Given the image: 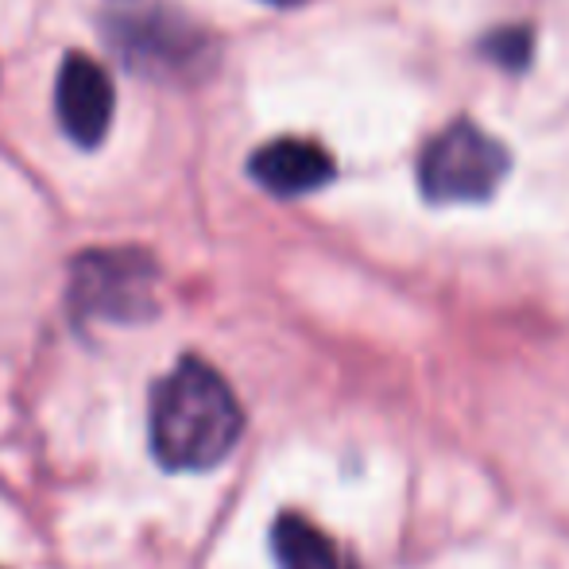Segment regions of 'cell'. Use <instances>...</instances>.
Masks as SVG:
<instances>
[{
  "mask_svg": "<svg viewBox=\"0 0 569 569\" xmlns=\"http://www.w3.org/2000/svg\"><path fill=\"white\" fill-rule=\"evenodd\" d=\"M244 435V411L218 368L182 357L151 391V453L171 472H206L232 453Z\"/></svg>",
  "mask_w": 569,
  "mask_h": 569,
  "instance_id": "obj_1",
  "label": "cell"
},
{
  "mask_svg": "<svg viewBox=\"0 0 569 569\" xmlns=\"http://www.w3.org/2000/svg\"><path fill=\"white\" fill-rule=\"evenodd\" d=\"M159 271L151 256L136 248L86 252L70 271V310L78 326L90 322H143L156 315Z\"/></svg>",
  "mask_w": 569,
  "mask_h": 569,
  "instance_id": "obj_2",
  "label": "cell"
},
{
  "mask_svg": "<svg viewBox=\"0 0 569 569\" xmlns=\"http://www.w3.org/2000/svg\"><path fill=\"white\" fill-rule=\"evenodd\" d=\"M511 156L496 136L472 120H457L427 143L419 159V187L427 202H488L503 182Z\"/></svg>",
  "mask_w": 569,
  "mask_h": 569,
  "instance_id": "obj_3",
  "label": "cell"
},
{
  "mask_svg": "<svg viewBox=\"0 0 569 569\" xmlns=\"http://www.w3.org/2000/svg\"><path fill=\"white\" fill-rule=\"evenodd\" d=\"M113 47L124 51L132 70L179 74L202 59L206 36L190 28L182 16L167 12V8H151V12L120 16L113 23Z\"/></svg>",
  "mask_w": 569,
  "mask_h": 569,
  "instance_id": "obj_4",
  "label": "cell"
},
{
  "mask_svg": "<svg viewBox=\"0 0 569 569\" xmlns=\"http://www.w3.org/2000/svg\"><path fill=\"white\" fill-rule=\"evenodd\" d=\"M113 82L106 67H98L86 54H67L54 86V109L59 124L78 148H98L113 124Z\"/></svg>",
  "mask_w": 569,
  "mask_h": 569,
  "instance_id": "obj_5",
  "label": "cell"
},
{
  "mask_svg": "<svg viewBox=\"0 0 569 569\" xmlns=\"http://www.w3.org/2000/svg\"><path fill=\"white\" fill-rule=\"evenodd\" d=\"M248 174L260 182L268 194L276 198H302L322 190L333 182L338 167H333L330 151L315 140H299V136H283V140L263 143L248 159Z\"/></svg>",
  "mask_w": 569,
  "mask_h": 569,
  "instance_id": "obj_6",
  "label": "cell"
},
{
  "mask_svg": "<svg viewBox=\"0 0 569 569\" xmlns=\"http://www.w3.org/2000/svg\"><path fill=\"white\" fill-rule=\"evenodd\" d=\"M271 558L279 569H360L338 539L299 511H283L271 523Z\"/></svg>",
  "mask_w": 569,
  "mask_h": 569,
  "instance_id": "obj_7",
  "label": "cell"
},
{
  "mask_svg": "<svg viewBox=\"0 0 569 569\" xmlns=\"http://www.w3.org/2000/svg\"><path fill=\"white\" fill-rule=\"evenodd\" d=\"M485 54L496 62V67L523 70L527 62H531V31H527V28L492 31V36L485 39Z\"/></svg>",
  "mask_w": 569,
  "mask_h": 569,
  "instance_id": "obj_8",
  "label": "cell"
},
{
  "mask_svg": "<svg viewBox=\"0 0 569 569\" xmlns=\"http://www.w3.org/2000/svg\"><path fill=\"white\" fill-rule=\"evenodd\" d=\"M263 4H271V8H299V4H307V0H263Z\"/></svg>",
  "mask_w": 569,
  "mask_h": 569,
  "instance_id": "obj_9",
  "label": "cell"
}]
</instances>
